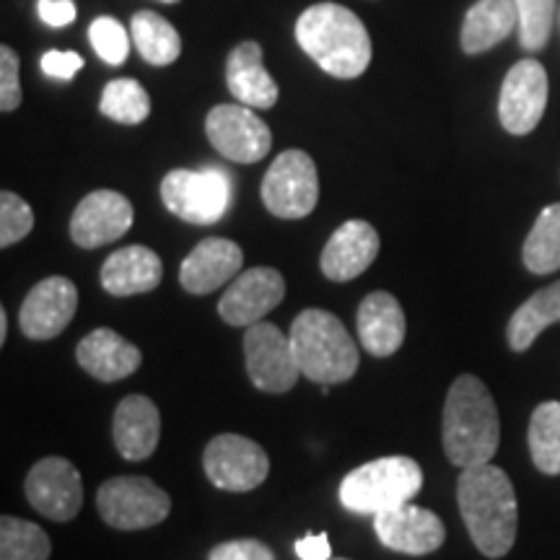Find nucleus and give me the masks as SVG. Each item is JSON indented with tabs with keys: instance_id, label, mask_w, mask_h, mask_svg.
<instances>
[{
	"instance_id": "f257e3e1",
	"label": "nucleus",
	"mask_w": 560,
	"mask_h": 560,
	"mask_svg": "<svg viewBox=\"0 0 560 560\" xmlns=\"http://www.w3.org/2000/svg\"><path fill=\"white\" fill-rule=\"evenodd\" d=\"M459 514L475 548L488 558H503L514 548L520 527V506L509 475L501 467H465L457 480Z\"/></svg>"
},
{
	"instance_id": "f03ea898",
	"label": "nucleus",
	"mask_w": 560,
	"mask_h": 560,
	"mask_svg": "<svg viewBox=\"0 0 560 560\" xmlns=\"http://www.w3.org/2000/svg\"><path fill=\"white\" fill-rule=\"evenodd\" d=\"M296 39L301 50L335 79H359L371 62L369 30L346 5H310L296 21Z\"/></svg>"
},
{
	"instance_id": "7ed1b4c3",
	"label": "nucleus",
	"mask_w": 560,
	"mask_h": 560,
	"mask_svg": "<svg viewBox=\"0 0 560 560\" xmlns=\"http://www.w3.org/2000/svg\"><path fill=\"white\" fill-rule=\"evenodd\" d=\"M501 441V418L493 395L478 376L454 380L444 402V452L452 465H486L495 457Z\"/></svg>"
},
{
	"instance_id": "20e7f679",
	"label": "nucleus",
	"mask_w": 560,
	"mask_h": 560,
	"mask_svg": "<svg viewBox=\"0 0 560 560\" xmlns=\"http://www.w3.org/2000/svg\"><path fill=\"white\" fill-rule=\"evenodd\" d=\"M289 335L301 374L314 384H342L359 369V346L348 335L346 325L330 312H301Z\"/></svg>"
},
{
	"instance_id": "39448f33",
	"label": "nucleus",
	"mask_w": 560,
	"mask_h": 560,
	"mask_svg": "<svg viewBox=\"0 0 560 560\" xmlns=\"http://www.w3.org/2000/svg\"><path fill=\"white\" fill-rule=\"evenodd\" d=\"M423 488V470L412 457H382L355 467L340 482V503L353 514H382L410 503Z\"/></svg>"
},
{
	"instance_id": "423d86ee",
	"label": "nucleus",
	"mask_w": 560,
	"mask_h": 560,
	"mask_svg": "<svg viewBox=\"0 0 560 560\" xmlns=\"http://www.w3.org/2000/svg\"><path fill=\"white\" fill-rule=\"evenodd\" d=\"M96 506L112 529L136 532L164 522L172 511V499L143 475H122L104 482L96 493Z\"/></svg>"
},
{
	"instance_id": "0eeeda50",
	"label": "nucleus",
	"mask_w": 560,
	"mask_h": 560,
	"mask_svg": "<svg viewBox=\"0 0 560 560\" xmlns=\"http://www.w3.org/2000/svg\"><path fill=\"white\" fill-rule=\"evenodd\" d=\"M161 200L177 219L210 226L226 215L231 185L221 170H174L161 179Z\"/></svg>"
},
{
	"instance_id": "6e6552de",
	"label": "nucleus",
	"mask_w": 560,
	"mask_h": 560,
	"mask_svg": "<svg viewBox=\"0 0 560 560\" xmlns=\"http://www.w3.org/2000/svg\"><path fill=\"white\" fill-rule=\"evenodd\" d=\"M319 200V177L306 151L289 149L272 161L262 179V202L272 215L285 221L306 219Z\"/></svg>"
},
{
	"instance_id": "1a4fd4ad",
	"label": "nucleus",
	"mask_w": 560,
	"mask_h": 560,
	"mask_svg": "<svg viewBox=\"0 0 560 560\" xmlns=\"http://www.w3.org/2000/svg\"><path fill=\"white\" fill-rule=\"evenodd\" d=\"M202 467L215 488L247 493V490L262 486L268 478L270 459L257 441L240 436V433H221V436L210 439L206 446Z\"/></svg>"
},
{
	"instance_id": "9d476101",
	"label": "nucleus",
	"mask_w": 560,
	"mask_h": 560,
	"mask_svg": "<svg viewBox=\"0 0 560 560\" xmlns=\"http://www.w3.org/2000/svg\"><path fill=\"white\" fill-rule=\"evenodd\" d=\"M244 361H247L252 384L262 392H272V395L289 392L301 376L291 335H283L270 322H255L247 327Z\"/></svg>"
},
{
	"instance_id": "9b49d317",
	"label": "nucleus",
	"mask_w": 560,
	"mask_h": 560,
	"mask_svg": "<svg viewBox=\"0 0 560 560\" xmlns=\"http://www.w3.org/2000/svg\"><path fill=\"white\" fill-rule=\"evenodd\" d=\"M206 132L210 145L236 164H257L272 145L270 128L247 104H219L210 109Z\"/></svg>"
},
{
	"instance_id": "f8f14e48",
	"label": "nucleus",
	"mask_w": 560,
	"mask_h": 560,
	"mask_svg": "<svg viewBox=\"0 0 560 560\" xmlns=\"http://www.w3.org/2000/svg\"><path fill=\"white\" fill-rule=\"evenodd\" d=\"M548 107V73L542 62L520 60L503 79L499 117L511 136H527L540 125Z\"/></svg>"
},
{
	"instance_id": "ddd939ff",
	"label": "nucleus",
	"mask_w": 560,
	"mask_h": 560,
	"mask_svg": "<svg viewBox=\"0 0 560 560\" xmlns=\"http://www.w3.org/2000/svg\"><path fill=\"white\" fill-rule=\"evenodd\" d=\"M26 499L42 516L70 522L83 506L81 472L62 457H45L26 475Z\"/></svg>"
},
{
	"instance_id": "4468645a",
	"label": "nucleus",
	"mask_w": 560,
	"mask_h": 560,
	"mask_svg": "<svg viewBox=\"0 0 560 560\" xmlns=\"http://www.w3.org/2000/svg\"><path fill=\"white\" fill-rule=\"evenodd\" d=\"M75 310H79V289L73 280L62 276L39 280L21 304V332L32 340L58 338L75 317Z\"/></svg>"
},
{
	"instance_id": "2eb2a0df",
	"label": "nucleus",
	"mask_w": 560,
	"mask_h": 560,
	"mask_svg": "<svg viewBox=\"0 0 560 560\" xmlns=\"http://www.w3.org/2000/svg\"><path fill=\"white\" fill-rule=\"evenodd\" d=\"M285 296V280L272 268H252L231 280L219 301L221 319L231 327H249L262 322Z\"/></svg>"
},
{
	"instance_id": "dca6fc26",
	"label": "nucleus",
	"mask_w": 560,
	"mask_h": 560,
	"mask_svg": "<svg viewBox=\"0 0 560 560\" xmlns=\"http://www.w3.org/2000/svg\"><path fill=\"white\" fill-rule=\"evenodd\" d=\"M132 206L115 190L89 192L70 219V236L83 249H96L117 242L132 226Z\"/></svg>"
},
{
	"instance_id": "f3484780",
	"label": "nucleus",
	"mask_w": 560,
	"mask_h": 560,
	"mask_svg": "<svg viewBox=\"0 0 560 560\" xmlns=\"http://www.w3.org/2000/svg\"><path fill=\"white\" fill-rule=\"evenodd\" d=\"M374 529L384 548L405 552V556H429L446 540L444 522L433 511L412 506V503L376 514Z\"/></svg>"
},
{
	"instance_id": "a211bd4d",
	"label": "nucleus",
	"mask_w": 560,
	"mask_h": 560,
	"mask_svg": "<svg viewBox=\"0 0 560 560\" xmlns=\"http://www.w3.org/2000/svg\"><path fill=\"white\" fill-rule=\"evenodd\" d=\"M242 265L244 252L240 244L221 240V236H210L185 257L179 268V283L187 293L206 296V293L219 291L221 285L240 276Z\"/></svg>"
},
{
	"instance_id": "6ab92c4d",
	"label": "nucleus",
	"mask_w": 560,
	"mask_h": 560,
	"mask_svg": "<svg viewBox=\"0 0 560 560\" xmlns=\"http://www.w3.org/2000/svg\"><path fill=\"white\" fill-rule=\"evenodd\" d=\"M380 255V234L369 221H346L330 236L319 257V268L335 283L359 278Z\"/></svg>"
},
{
	"instance_id": "aec40b11",
	"label": "nucleus",
	"mask_w": 560,
	"mask_h": 560,
	"mask_svg": "<svg viewBox=\"0 0 560 560\" xmlns=\"http://www.w3.org/2000/svg\"><path fill=\"white\" fill-rule=\"evenodd\" d=\"M117 452L128 462L149 459L161 439V416L156 402L145 395H130L117 405L112 420Z\"/></svg>"
},
{
	"instance_id": "412c9836",
	"label": "nucleus",
	"mask_w": 560,
	"mask_h": 560,
	"mask_svg": "<svg viewBox=\"0 0 560 560\" xmlns=\"http://www.w3.org/2000/svg\"><path fill=\"white\" fill-rule=\"evenodd\" d=\"M408 322L405 312L392 293L374 291L361 301L359 306V338L366 353L376 359H387L397 353L405 342Z\"/></svg>"
},
{
	"instance_id": "4be33fe9",
	"label": "nucleus",
	"mask_w": 560,
	"mask_h": 560,
	"mask_svg": "<svg viewBox=\"0 0 560 560\" xmlns=\"http://www.w3.org/2000/svg\"><path fill=\"white\" fill-rule=\"evenodd\" d=\"M81 369L100 382H120L136 374L143 363L140 350L117 335L115 330L100 327V330L89 332L86 338L79 342L75 350Z\"/></svg>"
},
{
	"instance_id": "5701e85b",
	"label": "nucleus",
	"mask_w": 560,
	"mask_h": 560,
	"mask_svg": "<svg viewBox=\"0 0 560 560\" xmlns=\"http://www.w3.org/2000/svg\"><path fill=\"white\" fill-rule=\"evenodd\" d=\"M226 83L234 100L252 109H270L278 102V83L262 62L260 42H240L226 60Z\"/></svg>"
},
{
	"instance_id": "b1692460",
	"label": "nucleus",
	"mask_w": 560,
	"mask_h": 560,
	"mask_svg": "<svg viewBox=\"0 0 560 560\" xmlns=\"http://www.w3.org/2000/svg\"><path fill=\"white\" fill-rule=\"evenodd\" d=\"M100 278L102 289L109 296H136V293L159 289L161 278H164V265L153 249L132 244V247L117 249L115 255L107 257Z\"/></svg>"
},
{
	"instance_id": "393cba45",
	"label": "nucleus",
	"mask_w": 560,
	"mask_h": 560,
	"mask_svg": "<svg viewBox=\"0 0 560 560\" xmlns=\"http://www.w3.org/2000/svg\"><path fill=\"white\" fill-rule=\"evenodd\" d=\"M516 24L514 0H478L462 24V50L467 55L486 52L506 39Z\"/></svg>"
},
{
	"instance_id": "a878e982",
	"label": "nucleus",
	"mask_w": 560,
	"mask_h": 560,
	"mask_svg": "<svg viewBox=\"0 0 560 560\" xmlns=\"http://www.w3.org/2000/svg\"><path fill=\"white\" fill-rule=\"evenodd\" d=\"M556 322H560V280L550 283L548 289L537 291L514 312L506 330L511 350L524 353V350L532 348V342L540 338L545 327L556 325Z\"/></svg>"
},
{
	"instance_id": "bb28decb",
	"label": "nucleus",
	"mask_w": 560,
	"mask_h": 560,
	"mask_svg": "<svg viewBox=\"0 0 560 560\" xmlns=\"http://www.w3.org/2000/svg\"><path fill=\"white\" fill-rule=\"evenodd\" d=\"M130 37L140 58L151 66H170L182 55L179 32L156 11H138L132 16Z\"/></svg>"
},
{
	"instance_id": "cd10ccee",
	"label": "nucleus",
	"mask_w": 560,
	"mask_h": 560,
	"mask_svg": "<svg viewBox=\"0 0 560 560\" xmlns=\"http://www.w3.org/2000/svg\"><path fill=\"white\" fill-rule=\"evenodd\" d=\"M524 265L535 276L560 270V202H552L540 213L527 234L522 249Z\"/></svg>"
},
{
	"instance_id": "c85d7f7f",
	"label": "nucleus",
	"mask_w": 560,
	"mask_h": 560,
	"mask_svg": "<svg viewBox=\"0 0 560 560\" xmlns=\"http://www.w3.org/2000/svg\"><path fill=\"white\" fill-rule=\"evenodd\" d=\"M529 454L537 470L560 475V402H542L532 412Z\"/></svg>"
},
{
	"instance_id": "c756f323",
	"label": "nucleus",
	"mask_w": 560,
	"mask_h": 560,
	"mask_svg": "<svg viewBox=\"0 0 560 560\" xmlns=\"http://www.w3.org/2000/svg\"><path fill=\"white\" fill-rule=\"evenodd\" d=\"M52 542L37 524L3 516L0 520V560H47Z\"/></svg>"
},
{
	"instance_id": "7c9ffc66",
	"label": "nucleus",
	"mask_w": 560,
	"mask_h": 560,
	"mask_svg": "<svg viewBox=\"0 0 560 560\" xmlns=\"http://www.w3.org/2000/svg\"><path fill=\"white\" fill-rule=\"evenodd\" d=\"M100 109L104 117L120 125H140L151 115V96L138 81L115 79L104 86Z\"/></svg>"
},
{
	"instance_id": "2f4dec72",
	"label": "nucleus",
	"mask_w": 560,
	"mask_h": 560,
	"mask_svg": "<svg viewBox=\"0 0 560 560\" xmlns=\"http://www.w3.org/2000/svg\"><path fill=\"white\" fill-rule=\"evenodd\" d=\"M520 45L527 52H540L548 45L556 24V0H514Z\"/></svg>"
},
{
	"instance_id": "473e14b6",
	"label": "nucleus",
	"mask_w": 560,
	"mask_h": 560,
	"mask_svg": "<svg viewBox=\"0 0 560 560\" xmlns=\"http://www.w3.org/2000/svg\"><path fill=\"white\" fill-rule=\"evenodd\" d=\"M89 39L94 52L107 62V66H122L130 55V37L125 26L112 16H100L91 24Z\"/></svg>"
},
{
	"instance_id": "72a5a7b5",
	"label": "nucleus",
	"mask_w": 560,
	"mask_h": 560,
	"mask_svg": "<svg viewBox=\"0 0 560 560\" xmlns=\"http://www.w3.org/2000/svg\"><path fill=\"white\" fill-rule=\"evenodd\" d=\"M32 229L34 213L30 202L11 190L0 192V247L9 249L11 244L24 240Z\"/></svg>"
},
{
	"instance_id": "f704fd0d",
	"label": "nucleus",
	"mask_w": 560,
	"mask_h": 560,
	"mask_svg": "<svg viewBox=\"0 0 560 560\" xmlns=\"http://www.w3.org/2000/svg\"><path fill=\"white\" fill-rule=\"evenodd\" d=\"M21 79H19V55L9 45L0 47V109L13 112L21 107Z\"/></svg>"
},
{
	"instance_id": "c9c22d12",
	"label": "nucleus",
	"mask_w": 560,
	"mask_h": 560,
	"mask_svg": "<svg viewBox=\"0 0 560 560\" xmlns=\"http://www.w3.org/2000/svg\"><path fill=\"white\" fill-rule=\"evenodd\" d=\"M210 560H278L268 545L260 540H231L210 550Z\"/></svg>"
},
{
	"instance_id": "e433bc0d",
	"label": "nucleus",
	"mask_w": 560,
	"mask_h": 560,
	"mask_svg": "<svg viewBox=\"0 0 560 560\" xmlns=\"http://www.w3.org/2000/svg\"><path fill=\"white\" fill-rule=\"evenodd\" d=\"M83 68V58L79 52H60V50H52V52H45L42 55V70H45L50 79H58V81H70L75 73Z\"/></svg>"
},
{
	"instance_id": "4c0bfd02",
	"label": "nucleus",
	"mask_w": 560,
	"mask_h": 560,
	"mask_svg": "<svg viewBox=\"0 0 560 560\" xmlns=\"http://www.w3.org/2000/svg\"><path fill=\"white\" fill-rule=\"evenodd\" d=\"M37 13L47 26L60 30V26H68L70 21H75V13L79 11H75L73 0H39Z\"/></svg>"
},
{
	"instance_id": "58836bf2",
	"label": "nucleus",
	"mask_w": 560,
	"mask_h": 560,
	"mask_svg": "<svg viewBox=\"0 0 560 560\" xmlns=\"http://www.w3.org/2000/svg\"><path fill=\"white\" fill-rule=\"evenodd\" d=\"M296 556L301 560H332V548L330 537L322 532V535H306L304 540L296 542Z\"/></svg>"
},
{
	"instance_id": "ea45409f",
	"label": "nucleus",
	"mask_w": 560,
	"mask_h": 560,
	"mask_svg": "<svg viewBox=\"0 0 560 560\" xmlns=\"http://www.w3.org/2000/svg\"><path fill=\"white\" fill-rule=\"evenodd\" d=\"M5 338H9V314L0 310V342H5Z\"/></svg>"
},
{
	"instance_id": "a19ab883",
	"label": "nucleus",
	"mask_w": 560,
	"mask_h": 560,
	"mask_svg": "<svg viewBox=\"0 0 560 560\" xmlns=\"http://www.w3.org/2000/svg\"><path fill=\"white\" fill-rule=\"evenodd\" d=\"M161 3H179V0H161Z\"/></svg>"
},
{
	"instance_id": "79ce46f5",
	"label": "nucleus",
	"mask_w": 560,
	"mask_h": 560,
	"mask_svg": "<svg viewBox=\"0 0 560 560\" xmlns=\"http://www.w3.org/2000/svg\"><path fill=\"white\" fill-rule=\"evenodd\" d=\"M340 560H346V558H340Z\"/></svg>"
}]
</instances>
